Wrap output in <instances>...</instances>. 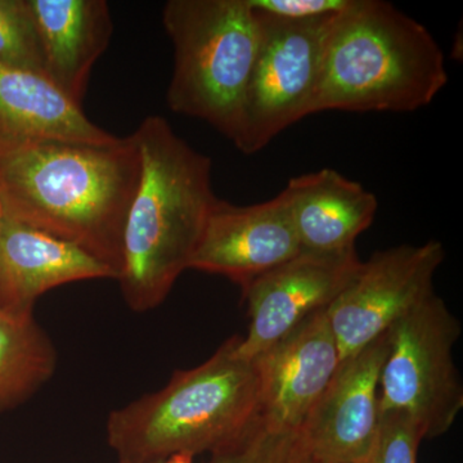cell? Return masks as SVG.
Returning <instances> with one entry per match:
<instances>
[{"label": "cell", "mask_w": 463, "mask_h": 463, "mask_svg": "<svg viewBox=\"0 0 463 463\" xmlns=\"http://www.w3.org/2000/svg\"><path fill=\"white\" fill-rule=\"evenodd\" d=\"M303 251L285 194L250 206L216 199L190 269L227 277L241 288Z\"/></svg>", "instance_id": "cell-11"}, {"label": "cell", "mask_w": 463, "mask_h": 463, "mask_svg": "<svg viewBox=\"0 0 463 463\" xmlns=\"http://www.w3.org/2000/svg\"><path fill=\"white\" fill-rule=\"evenodd\" d=\"M5 206H3L2 196H0V230H2L3 221H5Z\"/></svg>", "instance_id": "cell-22"}, {"label": "cell", "mask_w": 463, "mask_h": 463, "mask_svg": "<svg viewBox=\"0 0 463 463\" xmlns=\"http://www.w3.org/2000/svg\"><path fill=\"white\" fill-rule=\"evenodd\" d=\"M141 174L133 134L112 145H0V196L7 218L83 249L115 274L123 265L128 213Z\"/></svg>", "instance_id": "cell-1"}, {"label": "cell", "mask_w": 463, "mask_h": 463, "mask_svg": "<svg viewBox=\"0 0 463 463\" xmlns=\"http://www.w3.org/2000/svg\"><path fill=\"white\" fill-rule=\"evenodd\" d=\"M388 331L341 362L300 429L309 461L364 463L379 434V383Z\"/></svg>", "instance_id": "cell-10"}, {"label": "cell", "mask_w": 463, "mask_h": 463, "mask_svg": "<svg viewBox=\"0 0 463 463\" xmlns=\"http://www.w3.org/2000/svg\"><path fill=\"white\" fill-rule=\"evenodd\" d=\"M114 279L83 249L5 216L0 230V310L33 317L45 292L67 283Z\"/></svg>", "instance_id": "cell-13"}, {"label": "cell", "mask_w": 463, "mask_h": 463, "mask_svg": "<svg viewBox=\"0 0 463 463\" xmlns=\"http://www.w3.org/2000/svg\"><path fill=\"white\" fill-rule=\"evenodd\" d=\"M56 365V349L33 317L0 310V411L32 397Z\"/></svg>", "instance_id": "cell-17"}, {"label": "cell", "mask_w": 463, "mask_h": 463, "mask_svg": "<svg viewBox=\"0 0 463 463\" xmlns=\"http://www.w3.org/2000/svg\"><path fill=\"white\" fill-rule=\"evenodd\" d=\"M239 339L231 337L203 364L175 371L163 389L109 413L106 435L118 462L214 455L257 426L260 362L239 355Z\"/></svg>", "instance_id": "cell-4"}, {"label": "cell", "mask_w": 463, "mask_h": 463, "mask_svg": "<svg viewBox=\"0 0 463 463\" xmlns=\"http://www.w3.org/2000/svg\"><path fill=\"white\" fill-rule=\"evenodd\" d=\"M421 432L403 413L381 412L380 428L364 463H417Z\"/></svg>", "instance_id": "cell-20"}, {"label": "cell", "mask_w": 463, "mask_h": 463, "mask_svg": "<svg viewBox=\"0 0 463 463\" xmlns=\"http://www.w3.org/2000/svg\"><path fill=\"white\" fill-rule=\"evenodd\" d=\"M326 310L309 317L258 358L260 419L270 428L300 431L313 405L337 373L339 346Z\"/></svg>", "instance_id": "cell-12"}, {"label": "cell", "mask_w": 463, "mask_h": 463, "mask_svg": "<svg viewBox=\"0 0 463 463\" xmlns=\"http://www.w3.org/2000/svg\"><path fill=\"white\" fill-rule=\"evenodd\" d=\"M0 65L44 75L41 41L29 0H0Z\"/></svg>", "instance_id": "cell-18"}, {"label": "cell", "mask_w": 463, "mask_h": 463, "mask_svg": "<svg viewBox=\"0 0 463 463\" xmlns=\"http://www.w3.org/2000/svg\"><path fill=\"white\" fill-rule=\"evenodd\" d=\"M362 264L355 249L301 251L241 288L250 326L237 343L239 355L259 358L309 317L328 309L354 281Z\"/></svg>", "instance_id": "cell-9"}, {"label": "cell", "mask_w": 463, "mask_h": 463, "mask_svg": "<svg viewBox=\"0 0 463 463\" xmlns=\"http://www.w3.org/2000/svg\"><path fill=\"white\" fill-rule=\"evenodd\" d=\"M303 251L339 252L373 223L379 201L361 183L325 167L289 179L282 191Z\"/></svg>", "instance_id": "cell-15"}, {"label": "cell", "mask_w": 463, "mask_h": 463, "mask_svg": "<svg viewBox=\"0 0 463 463\" xmlns=\"http://www.w3.org/2000/svg\"><path fill=\"white\" fill-rule=\"evenodd\" d=\"M141 158L118 276L127 306H160L190 269L216 199L212 158L191 147L161 116H148L133 133Z\"/></svg>", "instance_id": "cell-2"}, {"label": "cell", "mask_w": 463, "mask_h": 463, "mask_svg": "<svg viewBox=\"0 0 463 463\" xmlns=\"http://www.w3.org/2000/svg\"><path fill=\"white\" fill-rule=\"evenodd\" d=\"M461 331V323L435 292L389 328L380 413L405 414L422 439L450 430L463 408V386L453 362Z\"/></svg>", "instance_id": "cell-6"}, {"label": "cell", "mask_w": 463, "mask_h": 463, "mask_svg": "<svg viewBox=\"0 0 463 463\" xmlns=\"http://www.w3.org/2000/svg\"><path fill=\"white\" fill-rule=\"evenodd\" d=\"M449 76L422 24L383 0H353L328 26L309 116L322 111L412 112Z\"/></svg>", "instance_id": "cell-3"}, {"label": "cell", "mask_w": 463, "mask_h": 463, "mask_svg": "<svg viewBox=\"0 0 463 463\" xmlns=\"http://www.w3.org/2000/svg\"><path fill=\"white\" fill-rule=\"evenodd\" d=\"M248 3L259 14L283 20L306 21L336 16L346 11L353 0H248Z\"/></svg>", "instance_id": "cell-21"}, {"label": "cell", "mask_w": 463, "mask_h": 463, "mask_svg": "<svg viewBox=\"0 0 463 463\" xmlns=\"http://www.w3.org/2000/svg\"><path fill=\"white\" fill-rule=\"evenodd\" d=\"M446 259L439 241L373 252L354 281L326 310L339 346L340 364L364 350L429 297Z\"/></svg>", "instance_id": "cell-8"}, {"label": "cell", "mask_w": 463, "mask_h": 463, "mask_svg": "<svg viewBox=\"0 0 463 463\" xmlns=\"http://www.w3.org/2000/svg\"><path fill=\"white\" fill-rule=\"evenodd\" d=\"M163 23L174 48L167 105L236 145L260 42L257 12L248 0H169Z\"/></svg>", "instance_id": "cell-5"}, {"label": "cell", "mask_w": 463, "mask_h": 463, "mask_svg": "<svg viewBox=\"0 0 463 463\" xmlns=\"http://www.w3.org/2000/svg\"><path fill=\"white\" fill-rule=\"evenodd\" d=\"M307 463H316V462H312V461H307Z\"/></svg>", "instance_id": "cell-23"}, {"label": "cell", "mask_w": 463, "mask_h": 463, "mask_svg": "<svg viewBox=\"0 0 463 463\" xmlns=\"http://www.w3.org/2000/svg\"><path fill=\"white\" fill-rule=\"evenodd\" d=\"M257 14L260 42L234 145L246 155L261 151L283 130L309 116L323 43L335 17L292 21Z\"/></svg>", "instance_id": "cell-7"}, {"label": "cell", "mask_w": 463, "mask_h": 463, "mask_svg": "<svg viewBox=\"0 0 463 463\" xmlns=\"http://www.w3.org/2000/svg\"><path fill=\"white\" fill-rule=\"evenodd\" d=\"M42 45L45 78L81 106L94 63L111 41L105 0H29Z\"/></svg>", "instance_id": "cell-14"}, {"label": "cell", "mask_w": 463, "mask_h": 463, "mask_svg": "<svg viewBox=\"0 0 463 463\" xmlns=\"http://www.w3.org/2000/svg\"><path fill=\"white\" fill-rule=\"evenodd\" d=\"M118 139L91 123L81 106L44 75L0 65V145L41 141L112 145Z\"/></svg>", "instance_id": "cell-16"}, {"label": "cell", "mask_w": 463, "mask_h": 463, "mask_svg": "<svg viewBox=\"0 0 463 463\" xmlns=\"http://www.w3.org/2000/svg\"><path fill=\"white\" fill-rule=\"evenodd\" d=\"M300 431H285L259 421L233 446L212 455L207 463H307Z\"/></svg>", "instance_id": "cell-19"}]
</instances>
